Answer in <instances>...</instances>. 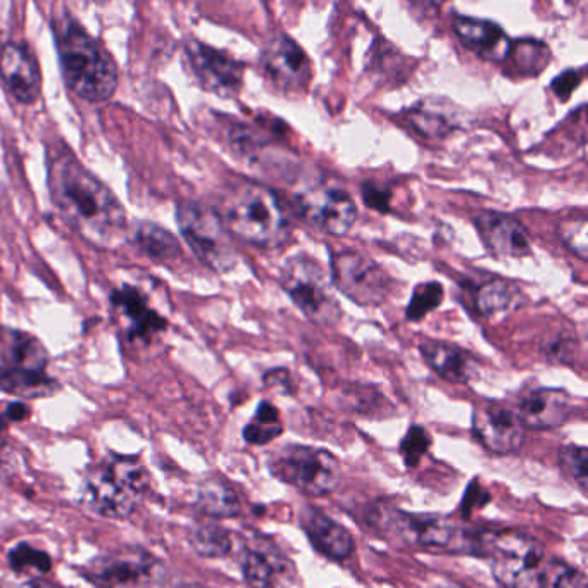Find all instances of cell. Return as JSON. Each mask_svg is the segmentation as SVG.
Returning a JSON list of instances; mask_svg holds the SVG:
<instances>
[{
    "instance_id": "cell-1",
    "label": "cell",
    "mask_w": 588,
    "mask_h": 588,
    "mask_svg": "<svg viewBox=\"0 0 588 588\" xmlns=\"http://www.w3.org/2000/svg\"><path fill=\"white\" fill-rule=\"evenodd\" d=\"M47 183L67 227L90 245L114 251L127 242L128 216L122 202L66 148L55 145L47 152Z\"/></svg>"
},
{
    "instance_id": "cell-2",
    "label": "cell",
    "mask_w": 588,
    "mask_h": 588,
    "mask_svg": "<svg viewBox=\"0 0 588 588\" xmlns=\"http://www.w3.org/2000/svg\"><path fill=\"white\" fill-rule=\"evenodd\" d=\"M55 49L67 89L89 102H104L118 89V64L69 13L52 16Z\"/></svg>"
},
{
    "instance_id": "cell-3",
    "label": "cell",
    "mask_w": 588,
    "mask_h": 588,
    "mask_svg": "<svg viewBox=\"0 0 588 588\" xmlns=\"http://www.w3.org/2000/svg\"><path fill=\"white\" fill-rule=\"evenodd\" d=\"M218 215L230 235L256 247H280L291 237V213L282 199L259 181H231L221 195Z\"/></svg>"
},
{
    "instance_id": "cell-4",
    "label": "cell",
    "mask_w": 588,
    "mask_h": 588,
    "mask_svg": "<svg viewBox=\"0 0 588 588\" xmlns=\"http://www.w3.org/2000/svg\"><path fill=\"white\" fill-rule=\"evenodd\" d=\"M149 487L151 476L139 459L111 455L85 476L84 500L93 513L125 520L139 508Z\"/></svg>"
},
{
    "instance_id": "cell-5",
    "label": "cell",
    "mask_w": 588,
    "mask_h": 588,
    "mask_svg": "<svg viewBox=\"0 0 588 588\" xmlns=\"http://www.w3.org/2000/svg\"><path fill=\"white\" fill-rule=\"evenodd\" d=\"M46 345L30 333L0 327V391L37 399L54 394L60 385L47 373Z\"/></svg>"
},
{
    "instance_id": "cell-6",
    "label": "cell",
    "mask_w": 588,
    "mask_h": 588,
    "mask_svg": "<svg viewBox=\"0 0 588 588\" xmlns=\"http://www.w3.org/2000/svg\"><path fill=\"white\" fill-rule=\"evenodd\" d=\"M178 228L199 261L216 273H228L235 268L237 254L230 231L218 210L199 202H181L177 209Z\"/></svg>"
},
{
    "instance_id": "cell-7",
    "label": "cell",
    "mask_w": 588,
    "mask_h": 588,
    "mask_svg": "<svg viewBox=\"0 0 588 588\" xmlns=\"http://www.w3.org/2000/svg\"><path fill=\"white\" fill-rule=\"evenodd\" d=\"M269 470L278 480L309 497L328 496L341 484V462L320 447H283L269 459Z\"/></svg>"
},
{
    "instance_id": "cell-8",
    "label": "cell",
    "mask_w": 588,
    "mask_h": 588,
    "mask_svg": "<svg viewBox=\"0 0 588 588\" xmlns=\"http://www.w3.org/2000/svg\"><path fill=\"white\" fill-rule=\"evenodd\" d=\"M81 575L95 588H163L166 567L142 547H122L93 558Z\"/></svg>"
},
{
    "instance_id": "cell-9",
    "label": "cell",
    "mask_w": 588,
    "mask_h": 588,
    "mask_svg": "<svg viewBox=\"0 0 588 588\" xmlns=\"http://www.w3.org/2000/svg\"><path fill=\"white\" fill-rule=\"evenodd\" d=\"M485 558H490L491 573L504 588H537L544 564V549L535 538L504 529L488 532Z\"/></svg>"
},
{
    "instance_id": "cell-10",
    "label": "cell",
    "mask_w": 588,
    "mask_h": 588,
    "mask_svg": "<svg viewBox=\"0 0 588 588\" xmlns=\"http://www.w3.org/2000/svg\"><path fill=\"white\" fill-rule=\"evenodd\" d=\"M283 291L306 318L318 324H335L342 311L332 292V282L315 259L306 254L291 257L280 273Z\"/></svg>"
},
{
    "instance_id": "cell-11",
    "label": "cell",
    "mask_w": 588,
    "mask_h": 588,
    "mask_svg": "<svg viewBox=\"0 0 588 588\" xmlns=\"http://www.w3.org/2000/svg\"><path fill=\"white\" fill-rule=\"evenodd\" d=\"M298 216L328 235L349 233L358 219V207L347 190L332 180H312L295 194Z\"/></svg>"
},
{
    "instance_id": "cell-12",
    "label": "cell",
    "mask_w": 588,
    "mask_h": 588,
    "mask_svg": "<svg viewBox=\"0 0 588 588\" xmlns=\"http://www.w3.org/2000/svg\"><path fill=\"white\" fill-rule=\"evenodd\" d=\"M330 271L333 285L358 306H382L391 295V277L379 263L354 248L333 253Z\"/></svg>"
},
{
    "instance_id": "cell-13",
    "label": "cell",
    "mask_w": 588,
    "mask_h": 588,
    "mask_svg": "<svg viewBox=\"0 0 588 588\" xmlns=\"http://www.w3.org/2000/svg\"><path fill=\"white\" fill-rule=\"evenodd\" d=\"M370 523L392 540L418 547H450L458 538L455 523L438 514H411L400 509L379 506Z\"/></svg>"
},
{
    "instance_id": "cell-14",
    "label": "cell",
    "mask_w": 588,
    "mask_h": 588,
    "mask_svg": "<svg viewBox=\"0 0 588 588\" xmlns=\"http://www.w3.org/2000/svg\"><path fill=\"white\" fill-rule=\"evenodd\" d=\"M473 432L480 444L494 455H513L526 440V429L516 408L497 400L476 404Z\"/></svg>"
},
{
    "instance_id": "cell-15",
    "label": "cell",
    "mask_w": 588,
    "mask_h": 588,
    "mask_svg": "<svg viewBox=\"0 0 588 588\" xmlns=\"http://www.w3.org/2000/svg\"><path fill=\"white\" fill-rule=\"evenodd\" d=\"M263 73L277 92L297 93L309 84L311 63L294 38L278 34L263 49Z\"/></svg>"
},
{
    "instance_id": "cell-16",
    "label": "cell",
    "mask_w": 588,
    "mask_h": 588,
    "mask_svg": "<svg viewBox=\"0 0 588 588\" xmlns=\"http://www.w3.org/2000/svg\"><path fill=\"white\" fill-rule=\"evenodd\" d=\"M187 61L202 89L219 98H233L242 89L244 66L227 52L192 40L186 46Z\"/></svg>"
},
{
    "instance_id": "cell-17",
    "label": "cell",
    "mask_w": 588,
    "mask_h": 588,
    "mask_svg": "<svg viewBox=\"0 0 588 588\" xmlns=\"http://www.w3.org/2000/svg\"><path fill=\"white\" fill-rule=\"evenodd\" d=\"M0 78L20 104H35L42 95V73L26 43L8 42L0 47Z\"/></svg>"
},
{
    "instance_id": "cell-18",
    "label": "cell",
    "mask_w": 588,
    "mask_h": 588,
    "mask_svg": "<svg viewBox=\"0 0 588 588\" xmlns=\"http://www.w3.org/2000/svg\"><path fill=\"white\" fill-rule=\"evenodd\" d=\"M473 221L491 256L522 259L532 253L528 231L513 216L496 210H480Z\"/></svg>"
},
{
    "instance_id": "cell-19",
    "label": "cell",
    "mask_w": 588,
    "mask_h": 588,
    "mask_svg": "<svg viewBox=\"0 0 588 588\" xmlns=\"http://www.w3.org/2000/svg\"><path fill=\"white\" fill-rule=\"evenodd\" d=\"M114 309L127 321V336L131 342H151L166 330L168 321L149 306V301L137 286L123 285L111 294Z\"/></svg>"
},
{
    "instance_id": "cell-20",
    "label": "cell",
    "mask_w": 588,
    "mask_h": 588,
    "mask_svg": "<svg viewBox=\"0 0 588 588\" xmlns=\"http://www.w3.org/2000/svg\"><path fill=\"white\" fill-rule=\"evenodd\" d=\"M526 430H554L572 417V397L561 388H535L516 408Z\"/></svg>"
},
{
    "instance_id": "cell-21",
    "label": "cell",
    "mask_w": 588,
    "mask_h": 588,
    "mask_svg": "<svg viewBox=\"0 0 588 588\" xmlns=\"http://www.w3.org/2000/svg\"><path fill=\"white\" fill-rule=\"evenodd\" d=\"M455 34L468 51L491 63L508 60L513 40L497 23L476 17L455 16Z\"/></svg>"
},
{
    "instance_id": "cell-22",
    "label": "cell",
    "mask_w": 588,
    "mask_h": 588,
    "mask_svg": "<svg viewBox=\"0 0 588 588\" xmlns=\"http://www.w3.org/2000/svg\"><path fill=\"white\" fill-rule=\"evenodd\" d=\"M298 525L316 551L333 561H344L354 552V538L347 528L333 522L320 509L306 506L298 516Z\"/></svg>"
},
{
    "instance_id": "cell-23",
    "label": "cell",
    "mask_w": 588,
    "mask_h": 588,
    "mask_svg": "<svg viewBox=\"0 0 588 588\" xmlns=\"http://www.w3.org/2000/svg\"><path fill=\"white\" fill-rule=\"evenodd\" d=\"M420 350L426 365L447 382L466 385L480 379V365L475 356L458 345L425 342L420 345Z\"/></svg>"
},
{
    "instance_id": "cell-24",
    "label": "cell",
    "mask_w": 588,
    "mask_h": 588,
    "mask_svg": "<svg viewBox=\"0 0 588 588\" xmlns=\"http://www.w3.org/2000/svg\"><path fill=\"white\" fill-rule=\"evenodd\" d=\"M412 130L429 139H446L461 127V113L446 99L429 98L406 113Z\"/></svg>"
},
{
    "instance_id": "cell-25",
    "label": "cell",
    "mask_w": 588,
    "mask_h": 588,
    "mask_svg": "<svg viewBox=\"0 0 588 588\" xmlns=\"http://www.w3.org/2000/svg\"><path fill=\"white\" fill-rule=\"evenodd\" d=\"M291 563L273 544L256 542L242 555V573L248 587L273 588L286 575Z\"/></svg>"
},
{
    "instance_id": "cell-26",
    "label": "cell",
    "mask_w": 588,
    "mask_h": 588,
    "mask_svg": "<svg viewBox=\"0 0 588 588\" xmlns=\"http://www.w3.org/2000/svg\"><path fill=\"white\" fill-rule=\"evenodd\" d=\"M195 506L204 516L215 517V520L235 517L242 513L239 494L227 482L219 478L206 480L199 487Z\"/></svg>"
},
{
    "instance_id": "cell-27",
    "label": "cell",
    "mask_w": 588,
    "mask_h": 588,
    "mask_svg": "<svg viewBox=\"0 0 588 588\" xmlns=\"http://www.w3.org/2000/svg\"><path fill=\"white\" fill-rule=\"evenodd\" d=\"M135 244L145 256L157 263H168L180 257L181 248L172 233L156 223H140L135 230Z\"/></svg>"
},
{
    "instance_id": "cell-28",
    "label": "cell",
    "mask_w": 588,
    "mask_h": 588,
    "mask_svg": "<svg viewBox=\"0 0 588 588\" xmlns=\"http://www.w3.org/2000/svg\"><path fill=\"white\" fill-rule=\"evenodd\" d=\"M520 291L504 280L494 278L490 282L482 283L475 292L476 311L484 318L508 312L511 307L516 306Z\"/></svg>"
},
{
    "instance_id": "cell-29",
    "label": "cell",
    "mask_w": 588,
    "mask_h": 588,
    "mask_svg": "<svg viewBox=\"0 0 588 588\" xmlns=\"http://www.w3.org/2000/svg\"><path fill=\"white\" fill-rule=\"evenodd\" d=\"M189 542L202 558H225L231 551V537L228 529L216 523H199L190 529Z\"/></svg>"
},
{
    "instance_id": "cell-30",
    "label": "cell",
    "mask_w": 588,
    "mask_h": 588,
    "mask_svg": "<svg viewBox=\"0 0 588 588\" xmlns=\"http://www.w3.org/2000/svg\"><path fill=\"white\" fill-rule=\"evenodd\" d=\"M509 57H513L514 66L520 75L535 76L540 75L551 63V51L540 40L525 38V40L513 42Z\"/></svg>"
},
{
    "instance_id": "cell-31",
    "label": "cell",
    "mask_w": 588,
    "mask_h": 588,
    "mask_svg": "<svg viewBox=\"0 0 588 588\" xmlns=\"http://www.w3.org/2000/svg\"><path fill=\"white\" fill-rule=\"evenodd\" d=\"M537 588H588L587 576L563 559L544 561L538 573Z\"/></svg>"
},
{
    "instance_id": "cell-32",
    "label": "cell",
    "mask_w": 588,
    "mask_h": 588,
    "mask_svg": "<svg viewBox=\"0 0 588 588\" xmlns=\"http://www.w3.org/2000/svg\"><path fill=\"white\" fill-rule=\"evenodd\" d=\"M444 301V286L438 282L421 283L412 292L408 309H406V320L420 321L426 315L437 309Z\"/></svg>"
},
{
    "instance_id": "cell-33",
    "label": "cell",
    "mask_w": 588,
    "mask_h": 588,
    "mask_svg": "<svg viewBox=\"0 0 588 588\" xmlns=\"http://www.w3.org/2000/svg\"><path fill=\"white\" fill-rule=\"evenodd\" d=\"M559 468L567 480H572L581 491H587L588 482V452L585 447L564 446L559 452Z\"/></svg>"
},
{
    "instance_id": "cell-34",
    "label": "cell",
    "mask_w": 588,
    "mask_h": 588,
    "mask_svg": "<svg viewBox=\"0 0 588 588\" xmlns=\"http://www.w3.org/2000/svg\"><path fill=\"white\" fill-rule=\"evenodd\" d=\"M9 564L17 573H49L52 570L51 555L25 542L17 544V546L11 549V552H9Z\"/></svg>"
},
{
    "instance_id": "cell-35",
    "label": "cell",
    "mask_w": 588,
    "mask_h": 588,
    "mask_svg": "<svg viewBox=\"0 0 588 588\" xmlns=\"http://www.w3.org/2000/svg\"><path fill=\"white\" fill-rule=\"evenodd\" d=\"M430 444H432V438L425 429L418 425L411 426L400 442V455L406 464L411 468L418 466L421 458L426 455Z\"/></svg>"
},
{
    "instance_id": "cell-36",
    "label": "cell",
    "mask_w": 588,
    "mask_h": 588,
    "mask_svg": "<svg viewBox=\"0 0 588 588\" xmlns=\"http://www.w3.org/2000/svg\"><path fill=\"white\" fill-rule=\"evenodd\" d=\"M559 239L563 240V244L566 245L570 251L580 257V259H587V219H570L564 221L559 227Z\"/></svg>"
},
{
    "instance_id": "cell-37",
    "label": "cell",
    "mask_w": 588,
    "mask_h": 588,
    "mask_svg": "<svg viewBox=\"0 0 588 588\" xmlns=\"http://www.w3.org/2000/svg\"><path fill=\"white\" fill-rule=\"evenodd\" d=\"M283 432V425H261L256 421H251L244 429V438L251 446H266L269 442L280 437Z\"/></svg>"
},
{
    "instance_id": "cell-38",
    "label": "cell",
    "mask_w": 588,
    "mask_h": 588,
    "mask_svg": "<svg viewBox=\"0 0 588 588\" xmlns=\"http://www.w3.org/2000/svg\"><path fill=\"white\" fill-rule=\"evenodd\" d=\"M584 76V69H567L552 80V90L561 101H567L572 98V93L580 87Z\"/></svg>"
},
{
    "instance_id": "cell-39",
    "label": "cell",
    "mask_w": 588,
    "mask_h": 588,
    "mask_svg": "<svg viewBox=\"0 0 588 588\" xmlns=\"http://www.w3.org/2000/svg\"><path fill=\"white\" fill-rule=\"evenodd\" d=\"M362 199H365L366 206H370L371 209L380 210V213H388L391 209V194L374 183L362 186Z\"/></svg>"
},
{
    "instance_id": "cell-40",
    "label": "cell",
    "mask_w": 588,
    "mask_h": 588,
    "mask_svg": "<svg viewBox=\"0 0 588 588\" xmlns=\"http://www.w3.org/2000/svg\"><path fill=\"white\" fill-rule=\"evenodd\" d=\"M16 471V458L8 442L0 435V490L13 478Z\"/></svg>"
},
{
    "instance_id": "cell-41",
    "label": "cell",
    "mask_w": 588,
    "mask_h": 588,
    "mask_svg": "<svg viewBox=\"0 0 588 588\" xmlns=\"http://www.w3.org/2000/svg\"><path fill=\"white\" fill-rule=\"evenodd\" d=\"M253 421L261 423V425H280V412L274 408L273 404L263 400Z\"/></svg>"
},
{
    "instance_id": "cell-42",
    "label": "cell",
    "mask_w": 588,
    "mask_h": 588,
    "mask_svg": "<svg viewBox=\"0 0 588 588\" xmlns=\"http://www.w3.org/2000/svg\"><path fill=\"white\" fill-rule=\"evenodd\" d=\"M482 497L484 499H487V491L484 490V488H475V482L470 485V488H468L466 499H462V511L464 513L470 514L471 509L478 508V506H484V502H487V500H482Z\"/></svg>"
},
{
    "instance_id": "cell-43",
    "label": "cell",
    "mask_w": 588,
    "mask_h": 588,
    "mask_svg": "<svg viewBox=\"0 0 588 588\" xmlns=\"http://www.w3.org/2000/svg\"><path fill=\"white\" fill-rule=\"evenodd\" d=\"M30 417V409L23 402L9 404L4 414H0V420L4 421H23Z\"/></svg>"
},
{
    "instance_id": "cell-44",
    "label": "cell",
    "mask_w": 588,
    "mask_h": 588,
    "mask_svg": "<svg viewBox=\"0 0 588 588\" xmlns=\"http://www.w3.org/2000/svg\"><path fill=\"white\" fill-rule=\"evenodd\" d=\"M423 588H466L464 585L458 584V581L452 580V578H447V576L442 575H432L429 576L425 580V587Z\"/></svg>"
},
{
    "instance_id": "cell-45",
    "label": "cell",
    "mask_w": 588,
    "mask_h": 588,
    "mask_svg": "<svg viewBox=\"0 0 588 588\" xmlns=\"http://www.w3.org/2000/svg\"><path fill=\"white\" fill-rule=\"evenodd\" d=\"M20 588H55L51 584H46V581H30V584L22 585Z\"/></svg>"
}]
</instances>
